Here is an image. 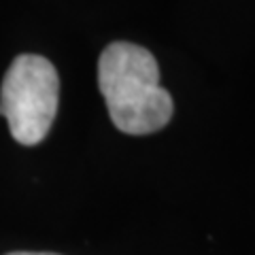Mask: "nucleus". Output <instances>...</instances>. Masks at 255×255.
Listing matches in <instances>:
<instances>
[{
  "label": "nucleus",
  "instance_id": "obj_1",
  "mask_svg": "<svg viewBox=\"0 0 255 255\" xmlns=\"http://www.w3.org/2000/svg\"><path fill=\"white\" fill-rule=\"evenodd\" d=\"M98 85L119 132L145 136L170 122L172 98L159 85L157 60L145 47L111 43L98 62Z\"/></svg>",
  "mask_w": 255,
  "mask_h": 255
},
{
  "label": "nucleus",
  "instance_id": "obj_2",
  "mask_svg": "<svg viewBox=\"0 0 255 255\" xmlns=\"http://www.w3.org/2000/svg\"><path fill=\"white\" fill-rule=\"evenodd\" d=\"M60 77L53 64L34 53L17 55L0 85V115L19 145H38L58 115Z\"/></svg>",
  "mask_w": 255,
  "mask_h": 255
},
{
  "label": "nucleus",
  "instance_id": "obj_3",
  "mask_svg": "<svg viewBox=\"0 0 255 255\" xmlns=\"http://www.w3.org/2000/svg\"><path fill=\"white\" fill-rule=\"evenodd\" d=\"M6 255H58V253H47V251H15Z\"/></svg>",
  "mask_w": 255,
  "mask_h": 255
}]
</instances>
